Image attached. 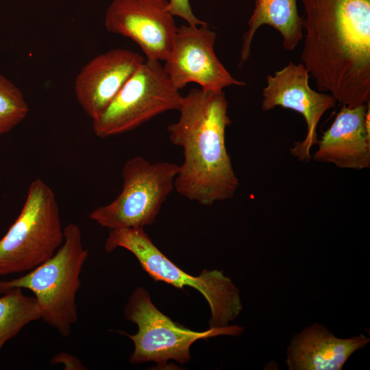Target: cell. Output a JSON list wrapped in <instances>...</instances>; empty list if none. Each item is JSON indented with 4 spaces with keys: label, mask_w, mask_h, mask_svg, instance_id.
Wrapping results in <instances>:
<instances>
[{
    "label": "cell",
    "mask_w": 370,
    "mask_h": 370,
    "mask_svg": "<svg viewBox=\"0 0 370 370\" xmlns=\"http://www.w3.org/2000/svg\"><path fill=\"white\" fill-rule=\"evenodd\" d=\"M300 59L320 91L341 106L370 101V0H299Z\"/></svg>",
    "instance_id": "obj_1"
},
{
    "label": "cell",
    "mask_w": 370,
    "mask_h": 370,
    "mask_svg": "<svg viewBox=\"0 0 370 370\" xmlns=\"http://www.w3.org/2000/svg\"><path fill=\"white\" fill-rule=\"evenodd\" d=\"M227 106L223 90L193 88L182 96L178 120L167 127L171 142L183 149L174 188L204 206L232 198L239 185L225 145Z\"/></svg>",
    "instance_id": "obj_2"
},
{
    "label": "cell",
    "mask_w": 370,
    "mask_h": 370,
    "mask_svg": "<svg viewBox=\"0 0 370 370\" xmlns=\"http://www.w3.org/2000/svg\"><path fill=\"white\" fill-rule=\"evenodd\" d=\"M88 256L79 227L69 223L64 228V241L56 253L27 273L0 281V294L14 288L32 291L40 307L41 319L68 336L78 318L76 295Z\"/></svg>",
    "instance_id": "obj_3"
},
{
    "label": "cell",
    "mask_w": 370,
    "mask_h": 370,
    "mask_svg": "<svg viewBox=\"0 0 370 370\" xmlns=\"http://www.w3.org/2000/svg\"><path fill=\"white\" fill-rule=\"evenodd\" d=\"M104 247L108 253L117 247L128 250L155 281L181 289L189 286L199 291L210 308V328L229 325L242 310L238 289L222 271L204 269L198 276L186 273L158 249L143 228L110 230Z\"/></svg>",
    "instance_id": "obj_4"
},
{
    "label": "cell",
    "mask_w": 370,
    "mask_h": 370,
    "mask_svg": "<svg viewBox=\"0 0 370 370\" xmlns=\"http://www.w3.org/2000/svg\"><path fill=\"white\" fill-rule=\"evenodd\" d=\"M63 241L56 195L44 181L36 179L20 214L0 239V275L34 269L50 258Z\"/></svg>",
    "instance_id": "obj_5"
},
{
    "label": "cell",
    "mask_w": 370,
    "mask_h": 370,
    "mask_svg": "<svg viewBox=\"0 0 370 370\" xmlns=\"http://www.w3.org/2000/svg\"><path fill=\"white\" fill-rule=\"evenodd\" d=\"M178 170L175 163H151L141 156L132 158L122 169L120 193L108 204L93 210L90 219L110 230L144 228L153 223L174 188Z\"/></svg>",
    "instance_id": "obj_6"
},
{
    "label": "cell",
    "mask_w": 370,
    "mask_h": 370,
    "mask_svg": "<svg viewBox=\"0 0 370 370\" xmlns=\"http://www.w3.org/2000/svg\"><path fill=\"white\" fill-rule=\"evenodd\" d=\"M124 314L136 323L138 330L127 336L134 344L130 358L132 364L153 361L158 367H166L169 360L184 364L190 360V347L199 339L219 335H240L243 328L239 325L210 328L196 332L173 322L152 303L148 292L143 287L134 290L127 301Z\"/></svg>",
    "instance_id": "obj_7"
},
{
    "label": "cell",
    "mask_w": 370,
    "mask_h": 370,
    "mask_svg": "<svg viewBox=\"0 0 370 370\" xmlns=\"http://www.w3.org/2000/svg\"><path fill=\"white\" fill-rule=\"evenodd\" d=\"M182 98L160 62L147 59L92 121L93 132L104 138L132 131L158 114L178 110Z\"/></svg>",
    "instance_id": "obj_8"
},
{
    "label": "cell",
    "mask_w": 370,
    "mask_h": 370,
    "mask_svg": "<svg viewBox=\"0 0 370 370\" xmlns=\"http://www.w3.org/2000/svg\"><path fill=\"white\" fill-rule=\"evenodd\" d=\"M217 34L208 23L182 25L177 27L171 50L163 66L173 86L178 90L188 83L201 88L223 90L230 86H245L234 78L214 51Z\"/></svg>",
    "instance_id": "obj_9"
},
{
    "label": "cell",
    "mask_w": 370,
    "mask_h": 370,
    "mask_svg": "<svg viewBox=\"0 0 370 370\" xmlns=\"http://www.w3.org/2000/svg\"><path fill=\"white\" fill-rule=\"evenodd\" d=\"M309 76L302 63L290 62L267 77V84L262 90V111L280 106L293 110L304 116L307 125L306 135L302 141L295 143L291 149V154L301 161H309L312 158L310 149L319 140L318 124L323 115L336 103L330 94L312 89Z\"/></svg>",
    "instance_id": "obj_10"
},
{
    "label": "cell",
    "mask_w": 370,
    "mask_h": 370,
    "mask_svg": "<svg viewBox=\"0 0 370 370\" xmlns=\"http://www.w3.org/2000/svg\"><path fill=\"white\" fill-rule=\"evenodd\" d=\"M108 32L130 38L147 60L164 61L177 30L169 0H113L106 10Z\"/></svg>",
    "instance_id": "obj_11"
},
{
    "label": "cell",
    "mask_w": 370,
    "mask_h": 370,
    "mask_svg": "<svg viewBox=\"0 0 370 370\" xmlns=\"http://www.w3.org/2000/svg\"><path fill=\"white\" fill-rule=\"evenodd\" d=\"M145 61L136 52L118 48L95 57L82 67L75 78L74 91L92 121L105 111Z\"/></svg>",
    "instance_id": "obj_12"
},
{
    "label": "cell",
    "mask_w": 370,
    "mask_h": 370,
    "mask_svg": "<svg viewBox=\"0 0 370 370\" xmlns=\"http://www.w3.org/2000/svg\"><path fill=\"white\" fill-rule=\"evenodd\" d=\"M369 103L341 106L333 123L318 140V149L312 158L339 169H369L370 127L365 120Z\"/></svg>",
    "instance_id": "obj_13"
},
{
    "label": "cell",
    "mask_w": 370,
    "mask_h": 370,
    "mask_svg": "<svg viewBox=\"0 0 370 370\" xmlns=\"http://www.w3.org/2000/svg\"><path fill=\"white\" fill-rule=\"evenodd\" d=\"M369 338L362 334L348 338L335 336L319 323H313L294 335L286 352L289 370H339Z\"/></svg>",
    "instance_id": "obj_14"
},
{
    "label": "cell",
    "mask_w": 370,
    "mask_h": 370,
    "mask_svg": "<svg viewBox=\"0 0 370 370\" xmlns=\"http://www.w3.org/2000/svg\"><path fill=\"white\" fill-rule=\"evenodd\" d=\"M248 29L242 37L239 65L251 55L255 33L262 25H269L282 37V46L294 50L304 37L303 16L297 9V0H255L253 12L247 23Z\"/></svg>",
    "instance_id": "obj_15"
},
{
    "label": "cell",
    "mask_w": 370,
    "mask_h": 370,
    "mask_svg": "<svg viewBox=\"0 0 370 370\" xmlns=\"http://www.w3.org/2000/svg\"><path fill=\"white\" fill-rule=\"evenodd\" d=\"M0 297V349L31 322L42 319L40 307L34 296L14 288Z\"/></svg>",
    "instance_id": "obj_16"
},
{
    "label": "cell",
    "mask_w": 370,
    "mask_h": 370,
    "mask_svg": "<svg viewBox=\"0 0 370 370\" xmlns=\"http://www.w3.org/2000/svg\"><path fill=\"white\" fill-rule=\"evenodd\" d=\"M28 112V104L20 89L0 75V135L18 125Z\"/></svg>",
    "instance_id": "obj_17"
},
{
    "label": "cell",
    "mask_w": 370,
    "mask_h": 370,
    "mask_svg": "<svg viewBox=\"0 0 370 370\" xmlns=\"http://www.w3.org/2000/svg\"><path fill=\"white\" fill-rule=\"evenodd\" d=\"M171 14L185 20L190 25L198 26L207 24L199 19L193 13L189 0H169Z\"/></svg>",
    "instance_id": "obj_18"
},
{
    "label": "cell",
    "mask_w": 370,
    "mask_h": 370,
    "mask_svg": "<svg viewBox=\"0 0 370 370\" xmlns=\"http://www.w3.org/2000/svg\"><path fill=\"white\" fill-rule=\"evenodd\" d=\"M63 364L64 369H84L82 363L74 356L62 352L51 359V364Z\"/></svg>",
    "instance_id": "obj_19"
}]
</instances>
